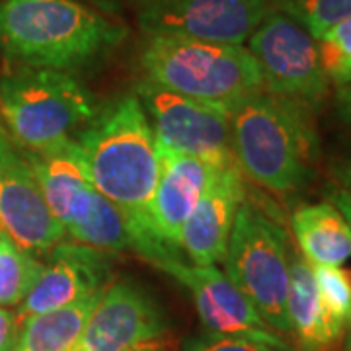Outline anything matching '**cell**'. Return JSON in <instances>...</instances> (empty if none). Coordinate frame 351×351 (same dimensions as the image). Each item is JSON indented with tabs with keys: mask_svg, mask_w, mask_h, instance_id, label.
<instances>
[{
	"mask_svg": "<svg viewBox=\"0 0 351 351\" xmlns=\"http://www.w3.org/2000/svg\"><path fill=\"white\" fill-rule=\"evenodd\" d=\"M330 172L334 178V184L339 188L348 189L351 193V151L336 158L330 166Z\"/></svg>",
	"mask_w": 351,
	"mask_h": 351,
	"instance_id": "cell-29",
	"label": "cell"
},
{
	"mask_svg": "<svg viewBox=\"0 0 351 351\" xmlns=\"http://www.w3.org/2000/svg\"><path fill=\"white\" fill-rule=\"evenodd\" d=\"M94 189L125 215L137 230L145 258L152 265L182 260L154 237L151 203L160 156L151 121L135 94L98 110L94 121L76 137Z\"/></svg>",
	"mask_w": 351,
	"mask_h": 351,
	"instance_id": "cell-1",
	"label": "cell"
},
{
	"mask_svg": "<svg viewBox=\"0 0 351 351\" xmlns=\"http://www.w3.org/2000/svg\"><path fill=\"white\" fill-rule=\"evenodd\" d=\"M287 314L291 339L299 351H332L343 336L320 301L313 265L299 250L291 252Z\"/></svg>",
	"mask_w": 351,
	"mask_h": 351,
	"instance_id": "cell-17",
	"label": "cell"
},
{
	"mask_svg": "<svg viewBox=\"0 0 351 351\" xmlns=\"http://www.w3.org/2000/svg\"><path fill=\"white\" fill-rule=\"evenodd\" d=\"M242 178L239 162L215 170L209 186L182 230L180 250L193 265L223 262L234 219L242 201L246 199Z\"/></svg>",
	"mask_w": 351,
	"mask_h": 351,
	"instance_id": "cell-14",
	"label": "cell"
},
{
	"mask_svg": "<svg viewBox=\"0 0 351 351\" xmlns=\"http://www.w3.org/2000/svg\"><path fill=\"white\" fill-rule=\"evenodd\" d=\"M228 119L240 172L256 186L291 197L313 182L320 156L313 110L263 90L240 101Z\"/></svg>",
	"mask_w": 351,
	"mask_h": 351,
	"instance_id": "cell-3",
	"label": "cell"
},
{
	"mask_svg": "<svg viewBox=\"0 0 351 351\" xmlns=\"http://www.w3.org/2000/svg\"><path fill=\"white\" fill-rule=\"evenodd\" d=\"M0 115L24 151L45 152L76 141L98 108L75 75L14 66L0 76Z\"/></svg>",
	"mask_w": 351,
	"mask_h": 351,
	"instance_id": "cell-5",
	"label": "cell"
},
{
	"mask_svg": "<svg viewBox=\"0 0 351 351\" xmlns=\"http://www.w3.org/2000/svg\"><path fill=\"white\" fill-rule=\"evenodd\" d=\"M324 199L330 201L332 205H336L339 213L343 215V219L348 221V226L351 230V193L348 189L339 188L336 184H330L324 191Z\"/></svg>",
	"mask_w": 351,
	"mask_h": 351,
	"instance_id": "cell-28",
	"label": "cell"
},
{
	"mask_svg": "<svg viewBox=\"0 0 351 351\" xmlns=\"http://www.w3.org/2000/svg\"><path fill=\"white\" fill-rule=\"evenodd\" d=\"M336 112L341 123L351 129V82L346 86H339L336 92Z\"/></svg>",
	"mask_w": 351,
	"mask_h": 351,
	"instance_id": "cell-30",
	"label": "cell"
},
{
	"mask_svg": "<svg viewBox=\"0 0 351 351\" xmlns=\"http://www.w3.org/2000/svg\"><path fill=\"white\" fill-rule=\"evenodd\" d=\"M0 230L32 254L47 252L64 240L51 213L24 149L0 125Z\"/></svg>",
	"mask_w": 351,
	"mask_h": 351,
	"instance_id": "cell-11",
	"label": "cell"
},
{
	"mask_svg": "<svg viewBox=\"0 0 351 351\" xmlns=\"http://www.w3.org/2000/svg\"><path fill=\"white\" fill-rule=\"evenodd\" d=\"M43 262L0 232V306H18L36 285Z\"/></svg>",
	"mask_w": 351,
	"mask_h": 351,
	"instance_id": "cell-21",
	"label": "cell"
},
{
	"mask_svg": "<svg viewBox=\"0 0 351 351\" xmlns=\"http://www.w3.org/2000/svg\"><path fill=\"white\" fill-rule=\"evenodd\" d=\"M343 351H351V324L343 332Z\"/></svg>",
	"mask_w": 351,
	"mask_h": 351,
	"instance_id": "cell-32",
	"label": "cell"
},
{
	"mask_svg": "<svg viewBox=\"0 0 351 351\" xmlns=\"http://www.w3.org/2000/svg\"><path fill=\"white\" fill-rule=\"evenodd\" d=\"M127 36L125 24L82 0H0V55L14 66L86 73Z\"/></svg>",
	"mask_w": 351,
	"mask_h": 351,
	"instance_id": "cell-2",
	"label": "cell"
},
{
	"mask_svg": "<svg viewBox=\"0 0 351 351\" xmlns=\"http://www.w3.org/2000/svg\"><path fill=\"white\" fill-rule=\"evenodd\" d=\"M162 306L137 281H112L88 316L73 351H129L166 336Z\"/></svg>",
	"mask_w": 351,
	"mask_h": 351,
	"instance_id": "cell-12",
	"label": "cell"
},
{
	"mask_svg": "<svg viewBox=\"0 0 351 351\" xmlns=\"http://www.w3.org/2000/svg\"><path fill=\"white\" fill-rule=\"evenodd\" d=\"M269 4L299 22L314 39L351 16V0H269Z\"/></svg>",
	"mask_w": 351,
	"mask_h": 351,
	"instance_id": "cell-22",
	"label": "cell"
},
{
	"mask_svg": "<svg viewBox=\"0 0 351 351\" xmlns=\"http://www.w3.org/2000/svg\"><path fill=\"white\" fill-rule=\"evenodd\" d=\"M158 156L160 172L151 203L152 232L168 250L182 254V230L217 168L162 145H158Z\"/></svg>",
	"mask_w": 351,
	"mask_h": 351,
	"instance_id": "cell-15",
	"label": "cell"
},
{
	"mask_svg": "<svg viewBox=\"0 0 351 351\" xmlns=\"http://www.w3.org/2000/svg\"><path fill=\"white\" fill-rule=\"evenodd\" d=\"M86 2L88 6L100 10L101 14L115 18V16H121L125 12H133L137 8V4H141L143 0H82Z\"/></svg>",
	"mask_w": 351,
	"mask_h": 351,
	"instance_id": "cell-27",
	"label": "cell"
},
{
	"mask_svg": "<svg viewBox=\"0 0 351 351\" xmlns=\"http://www.w3.org/2000/svg\"><path fill=\"white\" fill-rule=\"evenodd\" d=\"M291 228L301 256L311 265L341 267L351 260V230L343 215L330 201L299 205Z\"/></svg>",
	"mask_w": 351,
	"mask_h": 351,
	"instance_id": "cell-18",
	"label": "cell"
},
{
	"mask_svg": "<svg viewBox=\"0 0 351 351\" xmlns=\"http://www.w3.org/2000/svg\"><path fill=\"white\" fill-rule=\"evenodd\" d=\"M104 291L106 289L59 311L24 318L14 351H73Z\"/></svg>",
	"mask_w": 351,
	"mask_h": 351,
	"instance_id": "cell-19",
	"label": "cell"
},
{
	"mask_svg": "<svg viewBox=\"0 0 351 351\" xmlns=\"http://www.w3.org/2000/svg\"><path fill=\"white\" fill-rule=\"evenodd\" d=\"M24 152L36 172L45 203L63 230L84 219L98 191L92 186L78 143L71 141L45 152Z\"/></svg>",
	"mask_w": 351,
	"mask_h": 351,
	"instance_id": "cell-16",
	"label": "cell"
},
{
	"mask_svg": "<svg viewBox=\"0 0 351 351\" xmlns=\"http://www.w3.org/2000/svg\"><path fill=\"white\" fill-rule=\"evenodd\" d=\"M113 281V254L61 240L47 252L36 285L18 304V320L59 311L106 289Z\"/></svg>",
	"mask_w": 351,
	"mask_h": 351,
	"instance_id": "cell-13",
	"label": "cell"
},
{
	"mask_svg": "<svg viewBox=\"0 0 351 351\" xmlns=\"http://www.w3.org/2000/svg\"><path fill=\"white\" fill-rule=\"evenodd\" d=\"M129 351H174L172 350V346L166 341L164 338L160 339H154V341H147V343H141L137 348H133V350Z\"/></svg>",
	"mask_w": 351,
	"mask_h": 351,
	"instance_id": "cell-31",
	"label": "cell"
},
{
	"mask_svg": "<svg viewBox=\"0 0 351 351\" xmlns=\"http://www.w3.org/2000/svg\"><path fill=\"white\" fill-rule=\"evenodd\" d=\"M225 276L244 293L256 313L281 338H291L287 314V232L250 201H242L223 258Z\"/></svg>",
	"mask_w": 351,
	"mask_h": 351,
	"instance_id": "cell-6",
	"label": "cell"
},
{
	"mask_svg": "<svg viewBox=\"0 0 351 351\" xmlns=\"http://www.w3.org/2000/svg\"><path fill=\"white\" fill-rule=\"evenodd\" d=\"M64 237H69L73 242L110 254L131 250L141 256L143 252L137 230L127 221L125 215L100 193L96 195L86 217L66 228Z\"/></svg>",
	"mask_w": 351,
	"mask_h": 351,
	"instance_id": "cell-20",
	"label": "cell"
},
{
	"mask_svg": "<svg viewBox=\"0 0 351 351\" xmlns=\"http://www.w3.org/2000/svg\"><path fill=\"white\" fill-rule=\"evenodd\" d=\"M133 94L147 113L158 145L213 168L237 164L228 113L147 80H141Z\"/></svg>",
	"mask_w": 351,
	"mask_h": 351,
	"instance_id": "cell-8",
	"label": "cell"
},
{
	"mask_svg": "<svg viewBox=\"0 0 351 351\" xmlns=\"http://www.w3.org/2000/svg\"><path fill=\"white\" fill-rule=\"evenodd\" d=\"M18 332H20L18 316L12 311L0 306V351H14Z\"/></svg>",
	"mask_w": 351,
	"mask_h": 351,
	"instance_id": "cell-26",
	"label": "cell"
},
{
	"mask_svg": "<svg viewBox=\"0 0 351 351\" xmlns=\"http://www.w3.org/2000/svg\"><path fill=\"white\" fill-rule=\"evenodd\" d=\"M0 232H2V230H0Z\"/></svg>",
	"mask_w": 351,
	"mask_h": 351,
	"instance_id": "cell-33",
	"label": "cell"
},
{
	"mask_svg": "<svg viewBox=\"0 0 351 351\" xmlns=\"http://www.w3.org/2000/svg\"><path fill=\"white\" fill-rule=\"evenodd\" d=\"M269 10V0H143L133 14L145 36L244 45Z\"/></svg>",
	"mask_w": 351,
	"mask_h": 351,
	"instance_id": "cell-9",
	"label": "cell"
},
{
	"mask_svg": "<svg viewBox=\"0 0 351 351\" xmlns=\"http://www.w3.org/2000/svg\"><path fill=\"white\" fill-rule=\"evenodd\" d=\"M182 351H279L269 348L265 343L250 341V339L230 338V336H219V334H201L195 338H189Z\"/></svg>",
	"mask_w": 351,
	"mask_h": 351,
	"instance_id": "cell-25",
	"label": "cell"
},
{
	"mask_svg": "<svg viewBox=\"0 0 351 351\" xmlns=\"http://www.w3.org/2000/svg\"><path fill=\"white\" fill-rule=\"evenodd\" d=\"M320 63L330 84L336 88L351 82V16L332 25L316 39Z\"/></svg>",
	"mask_w": 351,
	"mask_h": 351,
	"instance_id": "cell-24",
	"label": "cell"
},
{
	"mask_svg": "<svg viewBox=\"0 0 351 351\" xmlns=\"http://www.w3.org/2000/svg\"><path fill=\"white\" fill-rule=\"evenodd\" d=\"M154 267L188 289L201 324L209 334L250 339L279 351H293V343L263 322L244 293L217 265H189L184 260H168Z\"/></svg>",
	"mask_w": 351,
	"mask_h": 351,
	"instance_id": "cell-10",
	"label": "cell"
},
{
	"mask_svg": "<svg viewBox=\"0 0 351 351\" xmlns=\"http://www.w3.org/2000/svg\"><path fill=\"white\" fill-rule=\"evenodd\" d=\"M138 64L143 80L228 115L240 101L263 92L260 66L244 45L145 36Z\"/></svg>",
	"mask_w": 351,
	"mask_h": 351,
	"instance_id": "cell-4",
	"label": "cell"
},
{
	"mask_svg": "<svg viewBox=\"0 0 351 351\" xmlns=\"http://www.w3.org/2000/svg\"><path fill=\"white\" fill-rule=\"evenodd\" d=\"M313 274L330 320L346 332L351 324V271L336 265H313Z\"/></svg>",
	"mask_w": 351,
	"mask_h": 351,
	"instance_id": "cell-23",
	"label": "cell"
},
{
	"mask_svg": "<svg viewBox=\"0 0 351 351\" xmlns=\"http://www.w3.org/2000/svg\"><path fill=\"white\" fill-rule=\"evenodd\" d=\"M246 43L260 66L265 92L299 101L313 112L324 104L330 80L316 39L299 22L271 8Z\"/></svg>",
	"mask_w": 351,
	"mask_h": 351,
	"instance_id": "cell-7",
	"label": "cell"
}]
</instances>
